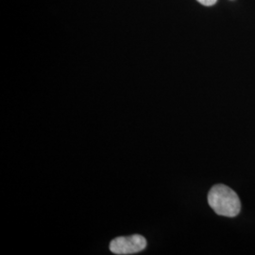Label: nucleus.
<instances>
[{"mask_svg": "<svg viewBox=\"0 0 255 255\" xmlns=\"http://www.w3.org/2000/svg\"><path fill=\"white\" fill-rule=\"evenodd\" d=\"M208 203L219 216L237 217L241 210V202L237 193L224 184H217L208 194Z\"/></svg>", "mask_w": 255, "mask_h": 255, "instance_id": "f257e3e1", "label": "nucleus"}, {"mask_svg": "<svg viewBox=\"0 0 255 255\" xmlns=\"http://www.w3.org/2000/svg\"><path fill=\"white\" fill-rule=\"evenodd\" d=\"M146 247V238L140 235L129 237H117L110 243V251L118 255H128L138 254L144 251Z\"/></svg>", "mask_w": 255, "mask_h": 255, "instance_id": "f03ea898", "label": "nucleus"}, {"mask_svg": "<svg viewBox=\"0 0 255 255\" xmlns=\"http://www.w3.org/2000/svg\"><path fill=\"white\" fill-rule=\"evenodd\" d=\"M197 1L202 4L203 6H207V7L213 6L218 2V0H197Z\"/></svg>", "mask_w": 255, "mask_h": 255, "instance_id": "7ed1b4c3", "label": "nucleus"}]
</instances>
